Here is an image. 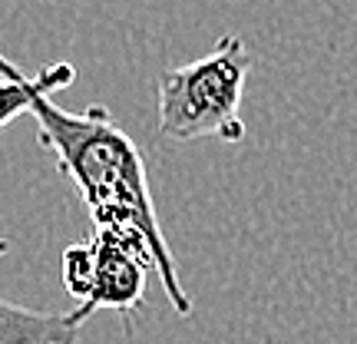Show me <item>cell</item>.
Instances as JSON below:
<instances>
[{"instance_id":"cell-1","label":"cell","mask_w":357,"mask_h":344,"mask_svg":"<svg viewBox=\"0 0 357 344\" xmlns=\"http://www.w3.org/2000/svg\"><path fill=\"white\" fill-rule=\"evenodd\" d=\"M37 119L40 146L56 159V169L77 186L96 229L139 232L155 255V278L169 305L182 318L192 315V298L178 281V265L169 252L166 232L159 225L146 172V156L136 140L113 119V113L93 103L83 113L56 106L53 96H40L30 106Z\"/></svg>"},{"instance_id":"cell-2","label":"cell","mask_w":357,"mask_h":344,"mask_svg":"<svg viewBox=\"0 0 357 344\" xmlns=\"http://www.w3.org/2000/svg\"><path fill=\"white\" fill-rule=\"evenodd\" d=\"M255 53L238 33L218 37L212 50L185 66L162 70L155 80V116L162 140L242 142V100Z\"/></svg>"},{"instance_id":"cell-3","label":"cell","mask_w":357,"mask_h":344,"mask_svg":"<svg viewBox=\"0 0 357 344\" xmlns=\"http://www.w3.org/2000/svg\"><path fill=\"white\" fill-rule=\"evenodd\" d=\"M153 271L155 255L149 242L129 229H96L89 242L66 245L60 258L63 288L86 318L100 308L129 318L142 305Z\"/></svg>"},{"instance_id":"cell-4","label":"cell","mask_w":357,"mask_h":344,"mask_svg":"<svg viewBox=\"0 0 357 344\" xmlns=\"http://www.w3.org/2000/svg\"><path fill=\"white\" fill-rule=\"evenodd\" d=\"M86 315L73 311H37V308L0 298V344H77Z\"/></svg>"},{"instance_id":"cell-5","label":"cell","mask_w":357,"mask_h":344,"mask_svg":"<svg viewBox=\"0 0 357 344\" xmlns=\"http://www.w3.org/2000/svg\"><path fill=\"white\" fill-rule=\"evenodd\" d=\"M77 80V66L73 63H53L43 66L37 77H26V73H13V77H0V129L10 126L17 116L30 113V106L40 96H53L60 89L73 87Z\"/></svg>"},{"instance_id":"cell-6","label":"cell","mask_w":357,"mask_h":344,"mask_svg":"<svg viewBox=\"0 0 357 344\" xmlns=\"http://www.w3.org/2000/svg\"><path fill=\"white\" fill-rule=\"evenodd\" d=\"M13 73H17V66H13L10 60H7V57L0 53V77H13Z\"/></svg>"},{"instance_id":"cell-7","label":"cell","mask_w":357,"mask_h":344,"mask_svg":"<svg viewBox=\"0 0 357 344\" xmlns=\"http://www.w3.org/2000/svg\"><path fill=\"white\" fill-rule=\"evenodd\" d=\"M7 252H10V242H7V239H0V258L7 255Z\"/></svg>"}]
</instances>
